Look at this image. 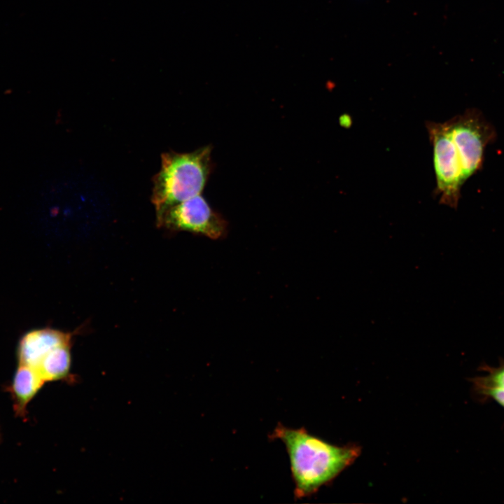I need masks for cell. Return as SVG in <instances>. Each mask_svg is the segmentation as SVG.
<instances>
[{"instance_id": "cell-2", "label": "cell", "mask_w": 504, "mask_h": 504, "mask_svg": "<svg viewBox=\"0 0 504 504\" xmlns=\"http://www.w3.org/2000/svg\"><path fill=\"white\" fill-rule=\"evenodd\" d=\"M211 146L189 153L161 155V167L153 178L151 201L155 210L200 195L212 169Z\"/></svg>"}, {"instance_id": "cell-1", "label": "cell", "mask_w": 504, "mask_h": 504, "mask_svg": "<svg viewBox=\"0 0 504 504\" xmlns=\"http://www.w3.org/2000/svg\"><path fill=\"white\" fill-rule=\"evenodd\" d=\"M285 445L295 484V498L316 493L359 456L358 446L339 447L311 435L304 428H290L279 423L270 435Z\"/></svg>"}, {"instance_id": "cell-7", "label": "cell", "mask_w": 504, "mask_h": 504, "mask_svg": "<svg viewBox=\"0 0 504 504\" xmlns=\"http://www.w3.org/2000/svg\"><path fill=\"white\" fill-rule=\"evenodd\" d=\"M484 375L471 379L472 390L481 400H492L504 408V363L498 367L482 366Z\"/></svg>"}, {"instance_id": "cell-8", "label": "cell", "mask_w": 504, "mask_h": 504, "mask_svg": "<svg viewBox=\"0 0 504 504\" xmlns=\"http://www.w3.org/2000/svg\"><path fill=\"white\" fill-rule=\"evenodd\" d=\"M44 382L35 368L20 365L12 384V393L18 414H23L27 404Z\"/></svg>"}, {"instance_id": "cell-5", "label": "cell", "mask_w": 504, "mask_h": 504, "mask_svg": "<svg viewBox=\"0 0 504 504\" xmlns=\"http://www.w3.org/2000/svg\"><path fill=\"white\" fill-rule=\"evenodd\" d=\"M158 226L172 231H186L212 239L224 238L227 223L198 195L156 211Z\"/></svg>"}, {"instance_id": "cell-6", "label": "cell", "mask_w": 504, "mask_h": 504, "mask_svg": "<svg viewBox=\"0 0 504 504\" xmlns=\"http://www.w3.org/2000/svg\"><path fill=\"white\" fill-rule=\"evenodd\" d=\"M72 335L53 329H39L25 334L20 341L18 357L20 365L36 368L51 350L71 344Z\"/></svg>"}, {"instance_id": "cell-9", "label": "cell", "mask_w": 504, "mask_h": 504, "mask_svg": "<svg viewBox=\"0 0 504 504\" xmlns=\"http://www.w3.org/2000/svg\"><path fill=\"white\" fill-rule=\"evenodd\" d=\"M71 344H62L48 352L35 368L44 382L64 377L71 365Z\"/></svg>"}, {"instance_id": "cell-4", "label": "cell", "mask_w": 504, "mask_h": 504, "mask_svg": "<svg viewBox=\"0 0 504 504\" xmlns=\"http://www.w3.org/2000/svg\"><path fill=\"white\" fill-rule=\"evenodd\" d=\"M433 146L435 195L440 204L456 209L465 182L461 161L446 122H426Z\"/></svg>"}, {"instance_id": "cell-3", "label": "cell", "mask_w": 504, "mask_h": 504, "mask_svg": "<svg viewBox=\"0 0 504 504\" xmlns=\"http://www.w3.org/2000/svg\"><path fill=\"white\" fill-rule=\"evenodd\" d=\"M445 122L466 181L482 168L485 148L496 140V130L475 108H468Z\"/></svg>"}]
</instances>
